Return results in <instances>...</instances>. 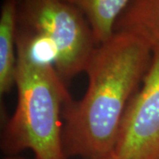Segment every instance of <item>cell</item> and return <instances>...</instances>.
Returning <instances> with one entry per match:
<instances>
[{
  "label": "cell",
  "mask_w": 159,
  "mask_h": 159,
  "mask_svg": "<svg viewBox=\"0 0 159 159\" xmlns=\"http://www.w3.org/2000/svg\"><path fill=\"white\" fill-rule=\"evenodd\" d=\"M17 28L51 46L56 53L54 66L64 82L85 71L98 45L82 12L64 0H21Z\"/></svg>",
  "instance_id": "obj_3"
},
{
  "label": "cell",
  "mask_w": 159,
  "mask_h": 159,
  "mask_svg": "<svg viewBox=\"0 0 159 159\" xmlns=\"http://www.w3.org/2000/svg\"><path fill=\"white\" fill-rule=\"evenodd\" d=\"M17 105L2 134V148L16 154L30 149L34 159H67L63 142L64 108L72 102L53 65L38 61L16 44Z\"/></svg>",
  "instance_id": "obj_2"
},
{
  "label": "cell",
  "mask_w": 159,
  "mask_h": 159,
  "mask_svg": "<svg viewBox=\"0 0 159 159\" xmlns=\"http://www.w3.org/2000/svg\"><path fill=\"white\" fill-rule=\"evenodd\" d=\"M114 30L135 34L152 49L159 47V0H131Z\"/></svg>",
  "instance_id": "obj_6"
},
{
  "label": "cell",
  "mask_w": 159,
  "mask_h": 159,
  "mask_svg": "<svg viewBox=\"0 0 159 159\" xmlns=\"http://www.w3.org/2000/svg\"><path fill=\"white\" fill-rule=\"evenodd\" d=\"M17 0H6L0 14V95H6L15 86L17 66L16 28Z\"/></svg>",
  "instance_id": "obj_5"
},
{
  "label": "cell",
  "mask_w": 159,
  "mask_h": 159,
  "mask_svg": "<svg viewBox=\"0 0 159 159\" xmlns=\"http://www.w3.org/2000/svg\"><path fill=\"white\" fill-rule=\"evenodd\" d=\"M116 159H159V47L120 125Z\"/></svg>",
  "instance_id": "obj_4"
},
{
  "label": "cell",
  "mask_w": 159,
  "mask_h": 159,
  "mask_svg": "<svg viewBox=\"0 0 159 159\" xmlns=\"http://www.w3.org/2000/svg\"><path fill=\"white\" fill-rule=\"evenodd\" d=\"M152 47L135 34L116 31L95 49L85 72V95L63 111V142L68 156H112L126 107L148 71Z\"/></svg>",
  "instance_id": "obj_1"
},
{
  "label": "cell",
  "mask_w": 159,
  "mask_h": 159,
  "mask_svg": "<svg viewBox=\"0 0 159 159\" xmlns=\"http://www.w3.org/2000/svg\"><path fill=\"white\" fill-rule=\"evenodd\" d=\"M5 159H24L22 157H6Z\"/></svg>",
  "instance_id": "obj_9"
},
{
  "label": "cell",
  "mask_w": 159,
  "mask_h": 159,
  "mask_svg": "<svg viewBox=\"0 0 159 159\" xmlns=\"http://www.w3.org/2000/svg\"><path fill=\"white\" fill-rule=\"evenodd\" d=\"M78 8L85 16L97 44L108 41L115 32V24L131 0H64Z\"/></svg>",
  "instance_id": "obj_7"
},
{
  "label": "cell",
  "mask_w": 159,
  "mask_h": 159,
  "mask_svg": "<svg viewBox=\"0 0 159 159\" xmlns=\"http://www.w3.org/2000/svg\"><path fill=\"white\" fill-rule=\"evenodd\" d=\"M97 159H116L113 155L112 156H110V157H102V158H97Z\"/></svg>",
  "instance_id": "obj_8"
}]
</instances>
